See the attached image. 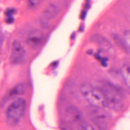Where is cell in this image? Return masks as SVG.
Listing matches in <instances>:
<instances>
[{
	"label": "cell",
	"instance_id": "1",
	"mask_svg": "<svg viewBox=\"0 0 130 130\" xmlns=\"http://www.w3.org/2000/svg\"><path fill=\"white\" fill-rule=\"evenodd\" d=\"M100 88L105 94L107 107L115 110L122 108L124 95L120 88L110 82H106L101 85Z\"/></svg>",
	"mask_w": 130,
	"mask_h": 130
},
{
	"label": "cell",
	"instance_id": "2",
	"mask_svg": "<svg viewBox=\"0 0 130 130\" xmlns=\"http://www.w3.org/2000/svg\"><path fill=\"white\" fill-rule=\"evenodd\" d=\"M80 92L90 105L102 108L107 107L105 94L100 87L84 83L80 86Z\"/></svg>",
	"mask_w": 130,
	"mask_h": 130
},
{
	"label": "cell",
	"instance_id": "3",
	"mask_svg": "<svg viewBox=\"0 0 130 130\" xmlns=\"http://www.w3.org/2000/svg\"><path fill=\"white\" fill-rule=\"evenodd\" d=\"M26 102L25 99L19 98L15 100L8 107L6 115V121L10 126H15L20 122L25 114Z\"/></svg>",
	"mask_w": 130,
	"mask_h": 130
},
{
	"label": "cell",
	"instance_id": "4",
	"mask_svg": "<svg viewBox=\"0 0 130 130\" xmlns=\"http://www.w3.org/2000/svg\"><path fill=\"white\" fill-rule=\"evenodd\" d=\"M86 114L91 121L100 129H106L110 125L111 116L105 108L90 105L86 109Z\"/></svg>",
	"mask_w": 130,
	"mask_h": 130
},
{
	"label": "cell",
	"instance_id": "5",
	"mask_svg": "<svg viewBox=\"0 0 130 130\" xmlns=\"http://www.w3.org/2000/svg\"><path fill=\"white\" fill-rule=\"evenodd\" d=\"M26 54V51L23 46L21 43L15 40L12 44L11 53L10 58L11 63L17 64L20 63L23 60Z\"/></svg>",
	"mask_w": 130,
	"mask_h": 130
},
{
	"label": "cell",
	"instance_id": "6",
	"mask_svg": "<svg viewBox=\"0 0 130 130\" xmlns=\"http://www.w3.org/2000/svg\"><path fill=\"white\" fill-rule=\"evenodd\" d=\"M44 39L43 32L38 29H33L27 35L26 43L27 46L31 49H37L42 44Z\"/></svg>",
	"mask_w": 130,
	"mask_h": 130
},
{
	"label": "cell",
	"instance_id": "7",
	"mask_svg": "<svg viewBox=\"0 0 130 130\" xmlns=\"http://www.w3.org/2000/svg\"><path fill=\"white\" fill-rule=\"evenodd\" d=\"M59 13V8L54 3L48 4L43 9L41 15V21L42 23L47 25L48 22L55 18Z\"/></svg>",
	"mask_w": 130,
	"mask_h": 130
},
{
	"label": "cell",
	"instance_id": "8",
	"mask_svg": "<svg viewBox=\"0 0 130 130\" xmlns=\"http://www.w3.org/2000/svg\"><path fill=\"white\" fill-rule=\"evenodd\" d=\"M66 117L70 122L76 123L78 126L85 120L81 111L75 106H69L65 110Z\"/></svg>",
	"mask_w": 130,
	"mask_h": 130
},
{
	"label": "cell",
	"instance_id": "9",
	"mask_svg": "<svg viewBox=\"0 0 130 130\" xmlns=\"http://www.w3.org/2000/svg\"><path fill=\"white\" fill-rule=\"evenodd\" d=\"M27 88L26 84L21 83L15 86L8 93V98H13L22 95L25 93Z\"/></svg>",
	"mask_w": 130,
	"mask_h": 130
},
{
	"label": "cell",
	"instance_id": "10",
	"mask_svg": "<svg viewBox=\"0 0 130 130\" xmlns=\"http://www.w3.org/2000/svg\"><path fill=\"white\" fill-rule=\"evenodd\" d=\"M121 73L126 85L130 88V64L126 63L121 68Z\"/></svg>",
	"mask_w": 130,
	"mask_h": 130
},
{
	"label": "cell",
	"instance_id": "11",
	"mask_svg": "<svg viewBox=\"0 0 130 130\" xmlns=\"http://www.w3.org/2000/svg\"><path fill=\"white\" fill-rule=\"evenodd\" d=\"M43 0H27V6L30 9H34L38 6Z\"/></svg>",
	"mask_w": 130,
	"mask_h": 130
},
{
	"label": "cell",
	"instance_id": "12",
	"mask_svg": "<svg viewBox=\"0 0 130 130\" xmlns=\"http://www.w3.org/2000/svg\"><path fill=\"white\" fill-rule=\"evenodd\" d=\"M124 40L127 46L130 49V30L127 31L124 33Z\"/></svg>",
	"mask_w": 130,
	"mask_h": 130
},
{
	"label": "cell",
	"instance_id": "13",
	"mask_svg": "<svg viewBox=\"0 0 130 130\" xmlns=\"http://www.w3.org/2000/svg\"><path fill=\"white\" fill-rule=\"evenodd\" d=\"M16 12V10L14 8H10L7 9L5 12V14L7 16H12V15L14 14Z\"/></svg>",
	"mask_w": 130,
	"mask_h": 130
},
{
	"label": "cell",
	"instance_id": "14",
	"mask_svg": "<svg viewBox=\"0 0 130 130\" xmlns=\"http://www.w3.org/2000/svg\"><path fill=\"white\" fill-rule=\"evenodd\" d=\"M14 21V18L12 16H8V18L6 19V22L8 23H12Z\"/></svg>",
	"mask_w": 130,
	"mask_h": 130
},
{
	"label": "cell",
	"instance_id": "15",
	"mask_svg": "<svg viewBox=\"0 0 130 130\" xmlns=\"http://www.w3.org/2000/svg\"><path fill=\"white\" fill-rule=\"evenodd\" d=\"M4 41V36L2 33H0V46L2 45Z\"/></svg>",
	"mask_w": 130,
	"mask_h": 130
},
{
	"label": "cell",
	"instance_id": "16",
	"mask_svg": "<svg viewBox=\"0 0 130 130\" xmlns=\"http://www.w3.org/2000/svg\"><path fill=\"white\" fill-rule=\"evenodd\" d=\"M86 13L85 11H83V12H82V14H81V18H82V19H83L84 18H85V16H86Z\"/></svg>",
	"mask_w": 130,
	"mask_h": 130
}]
</instances>
